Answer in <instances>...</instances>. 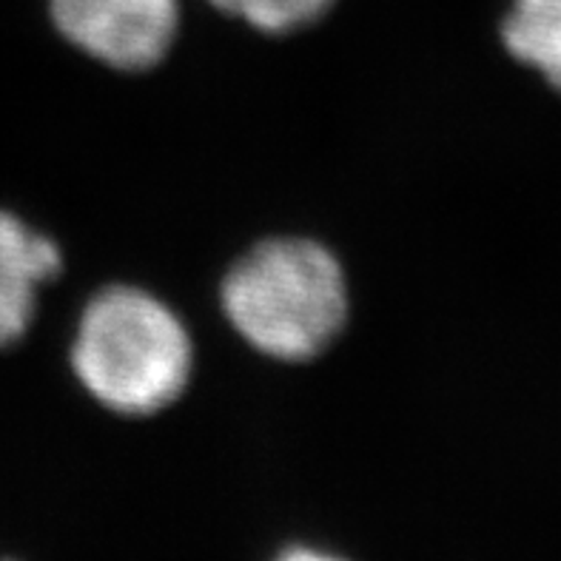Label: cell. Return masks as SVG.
Returning a JSON list of instances; mask_svg holds the SVG:
<instances>
[{
    "label": "cell",
    "instance_id": "7a4b0ae2",
    "mask_svg": "<svg viewBox=\"0 0 561 561\" xmlns=\"http://www.w3.org/2000/svg\"><path fill=\"white\" fill-rule=\"evenodd\" d=\"M83 388L114 413L169 408L192 377V340L165 302L128 285L92 297L71 345Z\"/></svg>",
    "mask_w": 561,
    "mask_h": 561
},
{
    "label": "cell",
    "instance_id": "52a82bcc",
    "mask_svg": "<svg viewBox=\"0 0 561 561\" xmlns=\"http://www.w3.org/2000/svg\"><path fill=\"white\" fill-rule=\"evenodd\" d=\"M277 561H342L331 553H322V550H311V548H294L288 553L279 556Z\"/></svg>",
    "mask_w": 561,
    "mask_h": 561
},
{
    "label": "cell",
    "instance_id": "277c9868",
    "mask_svg": "<svg viewBox=\"0 0 561 561\" xmlns=\"http://www.w3.org/2000/svg\"><path fill=\"white\" fill-rule=\"evenodd\" d=\"M64 254L46 234L0 208V348H9L35 320L37 288L60 274Z\"/></svg>",
    "mask_w": 561,
    "mask_h": 561
},
{
    "label": "cell",
    "instance_id": "6da1fadb",
    "mask_svg": "<svg viewBox=\"0 0 561 561\" xmlns=\"http://www.w3.org/2000/svg\"><path fill=\"white\" fill-rule=\"evenodd\" d=\"M228 322L256 351L302 363L334 342L348 317V285L336 256L311 240L260 242L222 283Z\"/></svg>",
    "mask_w": 561,
    "mask_h": 561
},
{
    "label": "cell",
    "instance_id": "5b68a950",
    "mask_svg": "<svg viewBox=\"0 0 561 561\" xmlns=\"http://www.w3.org/2000/svg\"><path fill=\"white\" fill-rule=\"evenodd\" d=\"M502 41L519 64L561 92V0H513Z\"/></svg>",
    "mask_w": 561,
    "mask_h": 561
},
{
    "label": "cell",
    "instance_id": "8992f818",
    "mask_svg": "<svg viewBox=\"0 0 561 561\" xmlns=\"http://www.w3.org/2000/svg\"><path fill=\"white\" fill-rule=\"evenodd\" d=\"M211 3L222 12L251 23L254 28L283 35V32H294V28H302L322 18L334 0H211Z\"/></svg>",
    "mask_w": 561,
    "mask_h": 561
},
{
    "label": "cell",
    "instance_id": "3957f363",
    "mask_svg": "<svg viewBox=\"0 0 561 561\" xmlns=\"http://www.w3.org/2000/svg\"><path fill=\"white\" fill-rule=\"evenodd\" d=\"M51 21L100 64L142 71L169 55L180 7L178 0H51Z\"/></svg>",
    "mask_w": 561,
    "mask_h": 561
}]
</instances>
